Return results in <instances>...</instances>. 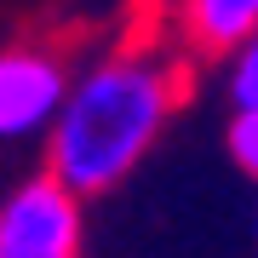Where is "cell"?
<instances>
[{
  "label": "cell",
  "mask_w": 258,
  "mask_h": 258,
  "mask_svg": "<svg viewBox=\"0 0 258 258\" xmlns=\"http://www.w3.org/2000/svg\"><path fill=\"white\" fill-rule=\"evenodd\" d=\"M75 75L57 46H0V138L52 132Z\"/></svg>",
  "instance_id": "3957f363"
},
{
  "label": "cell",
  "mask_w": 258,
  "mask_h": 258,
  "mask_svg": "<svg viewBox=\"0 0 258 258\" xmlns=\"http://www.w3.org/2000/svg\"><path fill=\"white\" fill-rule=\"evenodd\" d=\"M81 201L52 166L23 178L0 201V258H81Z\"/></svg>",
  "instance_id": "7a4b0ae2"
},
{
  "label": "cell",
  "mask_w": 258,
  "mask_h": 258,
  "mask_svg": "<svg viewBox=\"0 0 258 258\" xmlns=\"http://www.w3.org/2000/svg\"><path fill=\"white\" fill-rule=\"evenodd\" d=\"M230 161L247 178H258V109H235V120H230Z\"/></svg>",
  "instance_id": "8992f818"
},
{
  "label": "cell",
  "mask_w": 258,
  "mask_h": 258,
  "mask_svg": "<svg viewBox=\"0 0 258 258\" xmlns=\"http://www.w3.org/2000/svg\"><path fill=\"white\" fill-rule=\"evenodd\" d=\"M172 35L195 57H230L241 40L258 35V0H178Z\"/></svg>",
  "instance_id": "277c9868"
},
{
  "label": "cell",
  "mask_w": 258,
  "mask_h": 258,
  "mask_svg": "<svg viewBox=\"0 0 258 258\" xmlns=\"http://www.w3.org/2000/svg\"><path fill=\"white\" fill-rule=\"evenodd\" d=\"M189 98V63L155 40H126L75 75L63 109L46 132V166L81 195H103L138 166L178 103Z\"/></svg>",
  "instance_id": "6da1fadb"
},
{
  "label": "cell",
  "mask_w": 258,
  "mask_h": 258,
  "mask_svg": "<svg viewBox=\"0 0 258 258\" xmlns=\"http://www.w3.org/2000/svg\"><path fill=\"white\" fill-rule=\"evenodd\" d=\"M224 81H230V103L235 109H258V35L230 52V75Z\"/></svg>",
  "instance_id": "5b68a950"
}]
</instances>
